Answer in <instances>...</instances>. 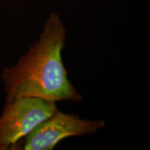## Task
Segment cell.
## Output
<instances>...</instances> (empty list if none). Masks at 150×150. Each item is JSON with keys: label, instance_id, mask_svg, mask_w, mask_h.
<instances>
[{"label": "cell", "instance_id": "cell-1", "mask_svg": "<svg viewBox=\"0 0 150 150\" xmlns=\"http://www.w3.org/2000/svg\"><path fill=\"white\" fill-rule=\"evenodd\" d=\"M66 29L59 16L52 13L40 38L14 66L5 68L2 79L6 103L22 97L80 102L81 95L67 78L62 61Z\"/></svg>", "mask_w": 150, "mask_h": 150}, {"label": "cell", "instance_id": "cell-2", "mask_svg": "<svg viewBox=\"0 0 150 150\" xmlns=\"http://www.w3.org/2000/svg\"><path fill=\"white\" fill-rule=\"evenodd\" d=\"M57 110L55 102L38 97L6 103L0 116V150L18 149L20 140Z\"/></svg>", "mask_w": 150, "mask_h": 150}, {"label": "cell", "instance_id": "cell-3", "mask_svg": "<svg viewBox=\"0 0 150 150\" xmlns=\"http://www.w3.org/2000/svg\"><path fill=\"white\" fill-rule=\"evenodd\" d=\"M101 120H91L56 110L25 137L22 149L52 150L61 140L73 136L93 134L104 128Z\"/></svg>", "mask_w": 150, "mask_h": 150}]
</instances>
